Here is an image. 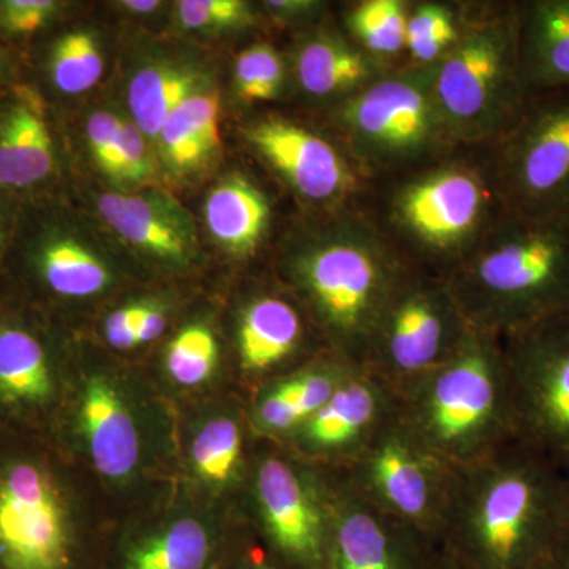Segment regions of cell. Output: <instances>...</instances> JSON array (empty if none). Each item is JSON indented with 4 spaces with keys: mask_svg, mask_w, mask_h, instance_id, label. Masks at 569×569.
Returning a JSON list of instances; mask_svg holds the SVG:
<instances>
[{
    "mask_svg": "<svg viewBox=\"0 0 569 569\" xmlns=\"http://www.w3.org/2000/svg\"><path fill=\"white\" fill-rule=\"evenodd\" d=\"M296 77L309 96L347 100L377 80V66L366 51L340 37L323 33L299 48Z\"/></svg>",
    "mask_w": 569,
    "mask_h": 569,
    "instance_id": "obj_26",
    "label": "cell"
},
{
    "mask_svg": "<svg viewBox=\"0 0 569 569\" xmlns=\"http://www.w3.org/2000/svg\"><path fill=\"white\" fill-rule=\"evenodd\" d=\"M408 9L400 0H366L348 14V28L367 54L392 56L407 48Z\"/></svg>",
    "mask_w": 569,
    "mask_h": 569,
    "instance_id": "obj_30",
    "label": "cell"
},
{
    "mask_svg": "<svg viewBox=\"0 0 569 569\" xmlns=\"http://www.w3.org/2000/svg\"><path fill=\"white\" fill-rule=\"evenodd\" d=\"M252 443L247 399L238 389L178 406V481L194 496L236 508Z\"/></svg>",
    "mask_w": 569,
    "mask_h": 569,
    "instance_id": "obj_17",
    "label": "cell"
},
{
    "mask_svg": "<svg viewBox=\"0 0 569 569\" xmlns=\"http://www.w3.org/2000/svg\"><path fill=\"white\" fill-rule=\"evenodd\" d=\"M200 91V77L187 67L152 63L134 74L129 88V104L134 126L144 137H159L171 112Z\"/></svg>",
    "mask_w": 569,
    "mask_h": 569,
    "instance_id": "obj_29",
    "label": "cell"
},
{
    "mask_svg": "<svg viewBox=\"0 0 569 569\" xmlns=\"http://www.w3.org/2000/svg\"><path fill=\"white\" fill-rule=\"evenodd\" d=\"M283 80L282 58L269 44H253L236 59L234 88L246 102H268L276 99Z\"/></svg>",
    "mask_w": 569,
    "mask_h": 569,
    "instance_id": "obj_32",
    "label": "cell"
},
{
    "mask_svg": "<svg viewBox=\"0 0 569 569\" xmlns=\"http://www.w3.org/2000/svg\"><path fill=\"white\" fill-rule=\"evenodd\" d=\"M102 74L103 56L93 33L73 31L56 41L51 54V77L59 91L70 96L89 91Z\"/></svg>",
    "mask_w": 569,
    "mask_h": 569,
    "instance_id": "obj_31",
    "label": "cell"
},
{
    "mask_svg": "<svg viewBox=\"0 0 569 569\" xmlns=\"http://www.w3.org/2000/svg\"><path fill=\"white\" fill-rule=\"evenodd\" d=\"M234 511L178 481L153 503L116 522L103 569H217Z\"/></svg>",
    "mask_w": 569,
    "mask_h": 569,
    "instance_id": "obj_10",
    "label": "cell"
},
{
    "mask_svg": "<svg viewBox=\"0 0 569 569\" xmlns=\"http://www.w3.org/2000/svg\"><path fill=\"white\" fill-rule=\"evenodd\" d=\"M440 550V549H438ZM430 569H458L455 567V565L451 563V561H449L447 559V557L443 556V553H438V557H437V560L433 561V565L432 567H430Z\"/></svg>",
    "mask_w": 569,
    "mask_h": 569,
    "instance_id": "obj_45",
    "label": "cell"
},
{
    "mask_svg": "<svg viewBox=\"0 0 569 569\" xmlns=\"http://www.w3.org/2000/svg\"><path fill=\"white\" fill-rule=\"evenodd\" d=\"M58 9L54 0H6L0 3V26L10 33H32L43 28Z\"/></svg>",
    "mask_w": 569,
    "mask_h": 569,
    "instance_id": "obj_40",
    "label": "cell"
},
{
    "mask_svg": "<svg viewBox=\"0 0 569 569\" xmlns=\"http://www.w3.org/2000/svg\"><path fill=\"white\" fill-rule=\"evenodd\" d=\"M116 518L50 437L0 430V569H103Z\"/></svg>",
    "mask_w": 569,
    "mask_h": 569,
    "instance_id": "obj_3",
    "label": "cell"
},
{
    "mask_svg": "<svg viewBox=\"0 0 569 569\" xmlns=\"http://www.w3.org/2000/svg\"><path fill=\"white\" fill-rule=\"evenodd\" d=\"M301 296L331 353L361 367L397 287L408 274L370 224L343 220L288 260Z\"/></svg>",
    "mask_w": 569,
    "mask_h": 569,
    "instance_id": "obj_6",
    "label": "cell"
},
{
    "mask_svg": "<svg viewBox=\"0 0 569 569\" xmlns=\"http://www.w3.org/2000/svg\"><path fill=\"white\" fill-rule=\"evenodd\" d=\"M32 282L44 301L77 306L110 295L118 288L119 277L92 249L77 239L56 236L37 250Z\"/></svg>",
    "mask_w": 569,
    "mask_h": 569,
    "instance_id": "obj_25",
    "label": "cell"
},
{
    "mask_svg": "<svg viewBox=\"0 0 569 569\" xmlns=\"http://www.w3.org/2000/svg\"><path fill=\"white\" fill-rule=\"evenodd\" d=\"M266 7L282 18H299L320 9V3L312 0H271Z\"/></svg>",
    "mask_w": 569,
    "mask_h": 569,
    "instance_id": "obj_43",
    "label": "cell"
},
{
    "mask_svg": "<svg viewBox=\"0 0 569 569\" xmlns=\"http://www.w3.org/2000/svg\"><path fill=\"white\" fill-rule=\"evenodd\" d=\"M470 328L447 280L403 277L362 361V369L402 397L455 353Z\"/></svg>",
    "mask_w": 569,
    "mask_h": 569,
    "instance_id": "obj_9",
    "label": "cell"
},
{
    "mask_svg": "<svg viewBox=\"0 0 569 569\" xmlns=\"http://www.w3.org/2000/svg\"><path fill=\"white\" fill-rule=\"evenodd\" d=\"M3 236H6V231H3V220L2 216H0V250H2Z\"/></svg>",
    "mask_w": 569,
    "mask_h": 569,
    "instance_id": "obj_46",
    "label": "cell"
},
{
    "mask_svg": "<svg viewBox=\"0 0 569 569\" xmlns=\"http://www.w3.org/2000/svg\"><path fill=\"white\" fill-rule=\"evenodd\" d=\"M217 569H291L276 557L244 519L234 511V522L224 548L222 560Z\"/></svg>",
    "mask_w": 569,
    "mask_h": 569,
    "instance_id": "obj_35",
    "label": "cell"
},
{
    "mask_svg": "<svg viewBox=\"0 0 569 569\" xmlns=\"http://www.w3.org/2000/svg\"><path fill=\"white\" fill-rule=\"evenodd\" d=\"M397 406L395 392L359 367L317 413L279 443L321 466L343 467L396 413Z\"/></svg>",
    "mask_w": 569,
    "mask_h": 569,
    "instance_id": "obj_19",
    "label": "cell"
},
{
    "mask_svg": "<svg viewBox=\"0 0 569 569\" xmlns=\"http://www.w3.org/2000/svg\"><path fill=\"white\" fill-rule=\"evenodd\" d=\"M339 119L353 151L373 163L419 159L449 138L433 96V66L377 78L343 100Z\"/></svg>",
    "mask_w": 569,
    "mask_h": 569,
    "instance_id": "obj_16",
    "label": "cell"
},
{
    "mask_svg": "<svg viewBox=\"0 0 569 569\" xmlns=\"http://www.w3.org/2000/svg\"><path fill=\"white\" fill-rule=\"evenodd\" d=\"M178 20L192 31H231L253 21L252 7L242 0H182Z\"/></svg>",
    "mask_w": 569,
    "mask_h": 569,
    "instance_id": "obj_34",
    "label": "cell"
},
{
    "mask_svg": "<svg viewBox=\"0 0 569 569\" xmlns=\"http://www.w3.org/2000/svg\"><path fill=\"white\" fill-rule=\"evenodd\" d=\"M335 467L254 438L236 505L266 548L291 569H325L335 511Z\"/></svg>",
    "mask_w": 569,
    "mask_h": 569,
    "instance_id": "obj_8",
    "label": "cell"
},
{
    "mask_svg": "<svg viewBox=\"0 0 569 569\" xmlns=\"http://www.w3.org/2000/svg\"><path fill=\"white\" fill-rule=\"evenodd\" d=\"M496 146L492 173L507 211L569 213V91L531 97Z\"/></svg>",
    "mask_w": 569,
    "mask_h": 569,
    "instance_id": "obj_14",
    "label": "cell"
},
{
    "mask_svg": "<svg viewBox=\"0 0 569 569\" xmlns=\"http://www.w3.org/2000/svg\"><path fill=\"white\" fill-rule=\"evenodd\" d=\"M99 211L123 241L170 268H187L197 254L192 222L164 194L103 193Z\"/></svg>",
    "mask_w": 569,
    "mask_h": 569,
    "instance_id": "obj_22",
    "label": "cell"
},
{
    "mask_svg": "<svg viewBox=\"0 0 569 569\" xmlns=\"http://www.w3.org/2000/svg\"><path fill=\"white\" fill-rule=\"evenodd\" d=\"M92 479L116 522L178 482V407L148 370L74 347L50 436Z\"/></svg>",
    "mask_w": 569,
    "mask_h": 569,
    "instance_id": "obj_1",
    "label": "cell"
},
{
    "mask_svg": "<svg viewBox=\"0 0 569 569\" xmlns=\"http://www.w3.org/2000/svg\"><path fill=\"white\" fill-rule=\"evenodd\" d=\"M18 306H0V430L50 436L74 347Z\"/></svg>",
    "mask_w": 569,
    "mask_h": 569,
    "instance_id": "obj_15",
    "label": "cell"
},
{
    "mask_svg": "<svg viewBox=\"0 0 569 569\" xmlns=\"http://www.w3.org/2000/svg\"><path fill=\"white\" fill-rule=\"evenodd\" d=\"M204 212L206 223L216 241L227 252L246 257L260 244L271 208L257 186L233 174L209 193Z\"/></svg>",
    "mask_w": 569,
    "mask_h": 569,
    "instance_id": "obj_27",
    "label": "cell"
},
{
    "mask_svg": "<svg viewBox=\"0 0 569 569\" xmlns=\"http://www.w3.org/2000/svg\"><path fill=\"white\" fill-rule=\"evenodd\" d=\"M151 301L137 299L116 307L102 321V339L111 353H132L138 350L137 329Z\"/></svg>",
    "mask_w": 569,
    "mask_h": 569,
    "instance_id": "obj_37",
    "label": "cell"
},
{
    "mask_svg": "<svg viewBox=\"0 0 569 569\" xmlns=\"http://www.w3.org/2000/svg\"><path fill=\"white\" fill-rule=\"evenodd\" d=\"M433 96L451 140L498 142L527 104L519 74L516 6L460 29L433 66Z\"/></svg>",
    "mask_w": 569,
    "mask_h": 569,
    "instance_id": "obj_7",
    "label": "cell"
},
{
    "mask_svg": "<svg viewBox=\"0 0 569 569\" xmlns=\"http://www.w3.org/2000/svg\"><path fill=\"white\" fill-rule=\"evenodd\" d=\"M397 415L451 470L518 440L500 337L470 326L455 353L399 397Z\"/></svg>",
    "mask_w": 569,
    "mask_h": 569,
    "instance_id": "obj_5",
    "label": "cell"
},
{
    "mask_svg": "<svg viewBox=\"0 0 569 569\" xmlns=\"http://www.w3.org/2000/svg\"><path fill=\"white\" fill-rule=\"evenodd\" d=\"M335 511L325 569H430L432 539L373 505L335 467Z\"/></svg>",
    "mask_w": 569,
    "mask_h": 569,
    "instance_id": "obj_18",
    "label": "cell"
},
{
    "mask_svg": "<svg viewBox=\"0 0 569 569\" xmlns=\"http://www.w3.org/2000/svg\"><path fill=\"white\" fill-rule=\"evenodd\" d=\"M498 337L520 440L569 473V312Z\"/></svg>",
    "mask_w": 569,
    "mask_h": 569,
    "instance_id": "obj_13",
    "label": "cell"
},
{
    "mask_svg": "<svg viewBox=\"0 0 569 569\" xmlns=\"http://www.w3.org/2000/svg\"><path fill=\"white\" fill-rule=\"evenodd\" d=\"M336 468L373 505L437 545L452 470L419 443L397 410L350 462Z\"/></svg>",
    "mask_w": 569,
    "mask_h": 569,
    "instance_id": "obj_12",
    "label": "cell"
},
{
    "mask_svg": "<svg viewBox=\"0 0 569 569\" xmlns=\"http://www.w3.org/2000/svg\"><path fill=\"white\" fill-rule=\"evenodd\" d=\"M149 373L176 407L233 388L224 383L219 336L203 320L179 328L164 346L156 372Z\"/></svg>",
    "mask_w": 569,
    "mask_h": 569,
    "instance_id": "obj_24",
    "label": "cell"
},
{
    "mask_svg": "<svg viewBox=\"0 0 569 569\" xmlns=\"http://www.w3.org/2000/svg\"><path fill=\"white\" fill-rule=\"evenodd\" d=\"M307 337L301 310L277 295H258L241 307L236 320V389L249 397L258 388L302 365Z\"/></svg>",
    "mask_w": 569,
    "mask_h": 569,
    "instance_id": "obj_20",
    "label": "cell"
},
{
    "mask_svg": "<svg viewBox=\"0 0 569 569\" xmlns=\"http://www.w3.org/2000/svg\"><path fill=\"white\" fill-rule=\"evenodd\" d=\"M122 121L108 111L93 112L88 121V140L96 162L104 173L116 179L119 149H121Z\"/></svg>",
    "mask_w": 569,
    "mask_h": 569,
    "instance_id": "obj_38",
    "label": "cell"
},
{
    "mask_svg": "<svg viewBox=\"0 0 569 569\" xmlns=\"http://www.w3.org/2000/svg\"><path fill=\"white\" fill-rule=\"evenodd\" d=\"M182 103L164 121L157 140L160 142L164 162L178 173H192L200 170L211 156L206 151L203 141L193 129Z\"/></svg>",
    "mask_w": 569,
    "mask_h": 569,
    "instance_id": "obj_33",
    "label": "cell"
},
{
    "mask_svg": "<svg viewBox=\"0 0 569 569\" xmlns=\"http://www.w3.org/2000/svg\"><path fill=\"white\" fill-rule=\"evenodd\" d=\"M258 152L310 201L342 200L355 189L350 164L331 142L283 119H264L247 130Z\"/></svg>",
    "mask_w": 569,
    "mask_h": 569,
    "instance_id": "obj_21",
    "label": "cell"
},
{
    "mask_svg": "<svg viewBox=\"0 0 569 569\" xmlns=\"http://www.w3.org/2000/svg\"><path fill=\"white\" fill-rule=\"evenodd\" d=\"M459 33L455 13L447 6L427 2L408 10L406 50L432 41L452 47L459 39Z\"/></svg>",
    "mask_w": 569,
    "mask_h": 569,
    "instance_id": "obj_36",
    "label": "cell"
},
{
    "mask_svg": "<svg viewBox=\"0 0 569 569\" xmlns=\"http://www.w3.org/2000/svg\"><path fill=\"white\" fill-rule=\"evenodd\" d=\"M152 173L151 153L144 133L133 122L122 121L121 149H119L116 179L126 182L144 181Z\"/></svg>",
    "mask_w": 569,
    "mask_h": 569,
    "instance_id": "obj_39",
    "label": "cell"
},
{
    "mask_svg": "<svg viewBox=\"0 0 569 569\" xmlns=\"http://www.w3.org/2000/svg\"><path fill=\"white\" fill-rule=\"evenodd\" d=\"M121 6L126 10L133 11V13H152L162 3L157 2V0H126V2H121Z\"/></svg>",
    "mask_w": 569,
    "mask_h": 569,
    "instance_id": "obj_44",
    "label": "cell"
},
{
    "mask_svg": "<svg viewBox=\"0 0 569 569\" xmlns=\"http://www.w3.org/2000/svg\"><path fill=\"white\" fill-rule=\"evenodd\" d=\"M507 212L492 170L482 176L448 163L411 179L396 193L392 213L403 234L430 257L459 263Z\"/></svg>",
    "mask_w": 569,
    "mask_h": 569,
    "instance_id": "obj_11",
    "label": "cell"
},
{
    "mask_svg": "<svg viewBox=\"0 0 569 569\" xmlns=\"http://www.w3.org/2000/svg\"><path fill=\"white\" fill-rule=\"evenodd\" d=\"M170 325V310L162 302L151 301L137 329L138 350L159 342Z\"/></svg>",
    "mask_w": 569,
    "mask_h": 569,
    "instance_id": "obj_41",
    "label": "cell"
},
{
    "mask_svg": "<svg viewBox=\"0 0 569 569\" xmlns=\"http://www.w3.org/2000/svg\"><path fill=\"white\" fill-rule=\"evenodd\" d=\"M568 526V471L518 438L451 471L437 546L458 569H535Z\"/></svg>",
    "mask_w": 569,
    "mask_h": 569,
    "instance_id": "obj_2",
    "label": "cell"
},
{
    "mask_svg": "<svg viewBox=\"0 0 569 569\" xmlns=\"http://www.w3.org/2000/svg\"><path fill=\"white\" fill-rule=\"evenodd\" d=\"M54 153L47 123L21 103L0 118V186L29 187L52 171Z\"/></svg>",
    "mask_w": 569,
    "mask_h": 569,
    "instance_id": "obj_28",
    "label": "cell"
},
{
    "mask_svg": "<svg viewBox=\"0 0 569 569\" xmlns=\"http://www.w3.org/2000/svg\"><path fill=\"white\" fill-rule=\"evenodd\" d=\"M443 279L468 325L496 336L569 312V213L505 212Z\"/></svg>",
    "mask_w": 569,
    "mask_h": 569,
    "instance_id": "obj_4",
    "label": "cell"
},
{
    "mask_svg": "<svg viewBox=\"0 0 569 569\" xmlns=\"http://www.w3.org/2000/svg\"><path fill=\"white\" fill-rule=\"evenodd\" d=\"M535 569H569V526L561 531Z\"/></svg>",
    "mask_w": 569,
    "mask_h": 569,
    "instance_id": "obj_42",
    "label": "cell"
},
{
    "mask_svg": "<svg viewBox=\"0 0 569 569\" xmlns=\"http://www.w3.org/2000/svg\"><path fill=\"white\" fill-rule=\"evenodd\" d=\"M519 74L527 99L569 91V0L516 3Z\"/></svg>",
    "mask_w": 569,
    "mask_h": 569,
    "instance_id": "obj_23",
    "label": "cell"
}]
</instances>
